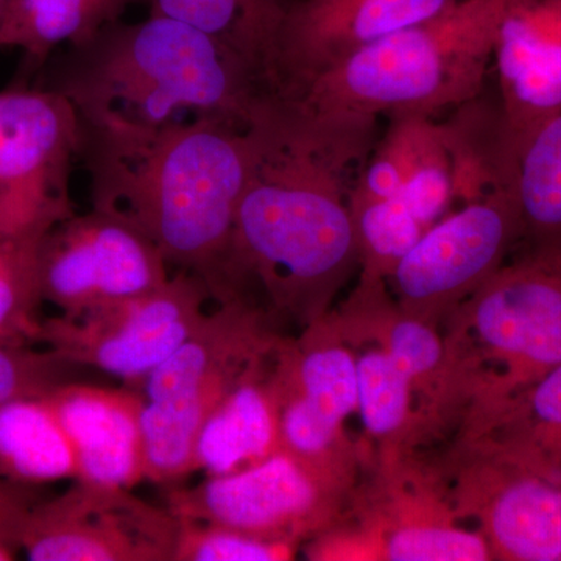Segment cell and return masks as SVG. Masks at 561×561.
<instances>
[{
  "label": "cell",
  "instance_id": "obj_1",
  "mask_svg": "<svg viewBox=\"0 0 561 561\" xmlns=\"http://www.w3.org/2000/svg\"><path fill=\"white\" fill-rule=\"evenodd\" d=\"M260 125L264 146L239 203L216 300L256 301L260 291L271 316L305 330L331 311L360 267L351 179L373 151L376 119L275 110Z\"/></svg>",
  "mask_w": 561,
  "mask_h": 561
},
{
  "label": "cell",
  "instance_id": "obj_27",
  "mask_svg": "<svg viewBox=\"0 0 561 561\" xmlns=\"http://www.w3.org/2000/svg\"><path fill=\"white\" fill-rule=\"evenodd\" d=\"M46 234H0V342H36L43 302L39 247Z\"/></svg>",
  "mask_w": 561,
  "mask_h": 561
},
{
  "label": "cell",
  "instance_id": "obj_22",
  "mask_svg": "<svg viewBox=\"0 0 561 561\" xmlns=\"http://www.w3.org/2000/svg\"><path fill=\"white\" fill-rule=\"evenodd\" d=\"M146 0H10L0 32V49H20L39 68L58 47H76L124 20Z\"/></svg>",
  "mask_w": 561,
  "mask_h": 561
},
{
  "label": "cell",
  "instance_id": "obj_26",
  "mask_svg": "<svg viewBox=\"0 0 561 561\" xmlns=\"http://www.w3.org/2000/svg\"><path fill=\"white\" fill-rule=\"evenodd\" d=\"M448 153L446 125L420 114H394L386 138L362 165L350 201L390 197L412 175Z\"/></svg>",
  "mask_w": 561,
  "mask_h": 561
},
{
  "label": "cell",
  "instance_id": "obj_5",
  "mask_svg": "<svg viewBox=\"0 0 561 561\" xmlns=\"http://www.w3.org/2000/svg\"><path fill=\"white\" fill-rule=\"evenodd\" d=\"M443 324L463 424L486 430L561 364V264L522 256L502 265Z\"/></svg>",
  "mask_w": 561,
  "mask_h": 561
},
{
  "label": "cell",
  "instance_id": "obj_32",
  "mask_svg": "<svg viewBox=\"0 0 561 561\" xmlns=\"http://www.w3.org/2000/svg\"><path fill=\"white\" fill-rule=\"evenodd\" d=\"M10 0H0V32H2L3 21H5L7 11H9Z\"/></svg>",
  "mask_w": 561,
  "mask_h": 561
},
{
  "label": "cell",
  "instance_id": "obj_15",
  "mask_svg": "<svg viewBox=\"0 0 561 561\" xmlns=\"http://www.w3.org/2000/svg\"><path fill=\"white\" fill-rule=\"evenodd\" d=\"M327 317L348 345L375 343L409 376L423 440L461 416L459 382L445 335L434 324L402 311L391 300L386 279L360 272L348 300Z\"/></svg>",
  "mask_w": 561,
  "mask_h": 561
},
{
  "label": "cell",
  "instance_id": "obj_17",
  "mask_svg": "<svg viewBox=\"0 0 561 561\" xmlns=\"http://www.w3.org/2000/svg\"><path fill=\"white\" fill-rule=\"evenodd\" d=\"M46 397L72 443L77 481L131 490L146 479L144 397L65 382Z\"/></svg>",
  "mask_w": 561,
  "mask_h": 561
},
{
  "label": "cell",
  "instance_id": "obj_29",
  "mask_svg": "<svg viewBox=\"0 0 561 561\" xmlns=\"http://www.w3.org/2000/svg\"><path fill=\"white\" fill-rule=\"evenodd\" d=\"M295 549L224 524L179 518L173 561H280L294 559Z\"/></svg>",
  "mask_w": 561,
  "mask_h": 561
},
{
  "label": "cell",
  "instance_id": "obj_25",
  "mask_svg": "<svg viewBox=\"0 0 561 561\" xmlns=\"http://www.w3.org/2000/svg\"><path fill=\"white\" fill-rule=\"evenodd\" d=\"M479 437L489 438L512 459L561 482V364L516 394Z\"/></svg>",
  "mask_w": 561,
  "mask_h": 561
},
{
  "label": "cell",
  "instance_id": "obj_9",
  "mask_svg": "<svg viewBox=\"0 0 561 561\" xmlns=\"http://www.w3.org/2000/svg\"><path fill=\"white\" fill-rule=\"evenodd\" d=\"M443 465L454 515L481 526L493 560H561V482L519 463L485 437L457 438Z\"/></svg>",
  "mask_w": 561,
  "mask_h": 561
},
{
  "label": "cell",
  "instance_id": "obj_30",
  "mask_svg": "<svg viewBox=\"0 0 561 561\" xmlns=\"http://www.w3.org/2000/svg\"><path fill=\"white\" fill-rule=\"evenodd\" d=\"M72 367L57 354L35 351L20 343L0 342V405L20 398L43 397L60 386Z\"/></svg>",
  "mask_w": 561,
  "mask_h": 561
},
{
  "label": "cell",
  "instance_id": "obj_13",
  "mask_svg": "<svg viewBox=\"0 0 561 561\" xmlns=\"http://www.w3.org/2000/svg\"><path fill=\"white\" fill-rule=\"evenodd\" d=\"M168 261L128 221L92 208L72 214L39 247L43 301L77 317L157 289L171 278Z\"/></svg>",
  "mask_w": 561,
  "mask_h": 561
},
{
  "label": "cell",
  "instance_id": "obj_23",
  "mask_svg": "<svg viewBox=\"0 0 561 561\" xmlns=\"http://www.w3.org/2000/svg\"><path fill=\"white\" fill-rule=\"evenodd\" d=\"M357 411L373 440L379 443V459L411 456L421 442L415 390L409 376L386 351L370 348L356 356Z\"/></svg>",
  "mask_w": 561,
  "mask_h": 561
},
{
  "label": "cell",
  "instance_id": "obj_20",
  "mask_svg": "<svg viewBox=\"0 0 561 561\" xmlns=\"http://www.w3.org/2000/svg\"><path fill=\"white\" fill-rule=\"evenodd\" d=\"M512 190L526 243L524 256L561 264V113L516 149Z\"/></svg>",
  "mask_w": 561,
  "mask_h": 561
},
{
  "label": "cell",
  "instance_id": "obj_12",
  "mask_svg": "<svg viewBox=\"0 0 561 561\" xmlns=\"http://www.w3.org/2000/svg\"><path fill=\"white\" fill-rule=\"evenodd\" d=\"M179 518L127 489L76 481L28 507L16 542L33 561H173Z\"/></svg>",
  "mask_w": 561,
  "mask_h": 561
},
{
  "label": "cell",
  "instance_id": "obj_28",
  "mask_svg": "<svg viewBox=\"0 0 561 561\" xmlns=\"http://www.w3.org/2000/svg\"><path fill=\"white\" fill-rule=\"evenodd\" d=\"M360 251L362 272L390 279L426 227L397 195L381 201H350Z\"/></svg>",
  "mask_w": 561,
  "mask_h": 561
},
{
  "label": "cell",
  "instance_id": "obj_14",
  "mask_svg": "<svg viewBox=\"0 0 561 561\" xmlns=\"http://www.w3.org/2000/svg\"><path fill=\"white\" fill-rule=\"evenodd\" d=\"M456 0H289L271 65L278 101H290L354 50L435 16Z\"/></svg>",
  "mask_w": 561,
  "mask_h": 561
},
{
  "label": "cell",
  "instance_id": "obj_19",
  "mask_svg": "<svg viewBox=\"0 0 561 561\" xmlns=\"http://www.w3.org/2000/svg\"><path fill=\"white\" fill-rule=\"evenodd\" d=\"M280 342L243 376L203 424L195 443L194 472H206L208 478L232 474L279 451L276 356Z\"/></svg>",
  "mask_w": 561,
  "mask_h": 561
},
{
  "label": "cell",
  "instance_id": "obj_8",
  "mask_svg": "<svg viewBox=\"0 0 561 561\" xmlns=\"http://www.w3.org/2000/svg\"><path fill=\"white\" fill-rule=\"evenodd\" d=\"M80 144L79 114L60 92H0V234H46L76 214L69 181Z\"/></svg>",
  "mask_w": 561,
  "mask_h": 561
},
{
  "label": "cell",
  "instance_id": "obj_6",
  "mask_svg": "<svg viewBox=\"0 0 561 561\" xmlns=\"http://www.w3.org/2000/svg\"><path fill=\"white\" fill-rule=\"evenodd\" d=\"M267 309L250 298L220 302L144 381L146 479L180 481L194 472L203 424L243 376L280 342Z\"/></svg>",
  "mask_w": 561,
  "mask_h": 561
},
{
  "label": "cell",
  "instance_id": "obj_3",
  "mask_svg": "<svg viewBox=\"0 0 561 561\" xmlns=\"http://www.w3.org/2000/svg\"><path fill=\"white\" fill-rule=\"evenodd\" d=\"M46 88L65 95L87 127L160 128L210 117L251 128L275 95L238 50L172 18L111 24L68 47Z\"/></svg>",
  "mask_w": 561,
  "mask_h": 561
},
{
  "label": "cell",
  "instance_id": "obj_10",
  "mask_svg": "<svg viewBox=\"0 0 561 561\" xmlns=\"http://www.w3.org/2000/svg\"><path fill=\"white\" fill-rule=\"evenodd\" d=\"M522 236L512 183L465 203L424 232L394 268L390 279L398 306L409 316L440 327L500 271Z\"/></svg>",
  "mask_w": 561,
  "mask_h": 561
},
{
  "label": "cell",
  "instance_id": "obj_21",
  "mask_svg": "<svg viewBox=\"0 0 561 561\" xmlns=\"http://www.w3.org/2000/svg\"><path fill=\"white\" fill-rule=\"evenodd\" d=\"M46 394L0 405V478L7 482L77 481L72 443Z\"/></svg>",
  "mask_w": 561,
  "mask_h": 561
},
{
  "label": "cell",
  "instance_id": "obj_18",
  "mask_svg": "<svg viewBox=\"0 0 561 561\" xmlns=\"http://www.w3.org/2000/svg\"><path fill=\"white\" fill-rule=\"evenodd\" d=\"M382 496L375 518L368 519L370 559L387 561H485L493 560L481 531L454 524L451 505L437 483L416 474L415 490H408L397 476L382 481Z\"/></svg>",
  "mask_w": 561,
  "mask_h": 561
},
{
  "label": "cell",
  "instance_id": "obj_31",
  "mask_svg": "<svg viewBox=\"0 0 561 561\" xmlns=\"http://www.w3.org/2000/svg\"><path fill=\"white\" fill-rule=\"evenodd\" d=\"M27 511L28 505L13 490L10 482L0 481V529L9 534L14 542H16V534L22 518Z\"/></svg>",
  "mask_w": 561,
  "mask_h": 561
},
{
  "label": "cell",
  "instance_id": "obj_24",
  "mask_svg": "<svg viewBox=\"0 0 561 561\" xmlns=\"http://www.w3.org/2000/svg\"><path fill=\"white\" fill-rule=\"evenodd\" d=\"M150 14L208 33L257 66L271 84V65L289 0H146ZM272 88V84H271Z\"/></svg>",
  "mask_w": 561,
  "mask_h": 561
},
{
  "label": "cell",
  "instance_id": "obj_2",
  "mask_svg": "<svg viewBox=\"0 0 561 561\" xmlns=\"http://www.w3.org/2000/svg\"><path fill=\"white\" fill-rule=\"evenodd\" d=\"M92 208L138 228L216 298L236 214L264 146L260 124L194 117L160 128L81 125Z\"/></svg>",
  "mask_w": 561,
  "mask_h": 561
},
{
  "label": "cell",
  "instance_id": "obj_7",
  "mask_svg": "<svg viewBox=\"0 0 561 561\" xmlns=\"http://www.w3.org/2000/svg\"><path fill=\"white\" fill-rule=\"evenodd\" d=\"M213 298L205 280L176 271L157 289L77 317L41 320L36 342L69 365L144 382L197 330Z\"/></svg>",
  "mask_w": 561,
  "mask_h": 561
},
{
  "label": "cell",
  "instance_id": "obj_16",
  "mask_svg": "<svg viewBox=\"0 0 561 561\" xmlns=\"http://www.w3.org/2000/svg\"><path fill=\"white\" fill-rule=\"evenodd\" d=\"M502 139L523 140L561 113V0H508L494 38Z\"/></svg>",
  "mask_w": 561,
  "mask_h": 561
},
{
  "label": "cell",
  "instance_id": "obj_11",
  "mask_svg": "<svg viewBox=\"0 0 561 561\" xmlns=\"http://www.w3.org/2000/svg\"><path fill=\"white\" fill-rule=\"evenodd\" d=\"M348 491L279 449L245 470L171 491L165 507L176 518L224 524L298 546L337 523Z\"/></svg>",
  "mask_w": 561,
  "mask_h": 561
},
{
  "label": "cell",
  "instance_id": "obj_4",
  "mask_svg": "<svg viewBox=\"0 0 561 561\" xmlns=\"http://www.w3.org/2000/svg\"><path fill=\"white\" fill-rule=\"evenodd\" d=\"M508 0H456L430 20L367 44L313 77L290 101L302 116H430L476 101Z\"/></svg>",
  "mask_w": 561,
  "mask_h": 561
}]
</instances>
